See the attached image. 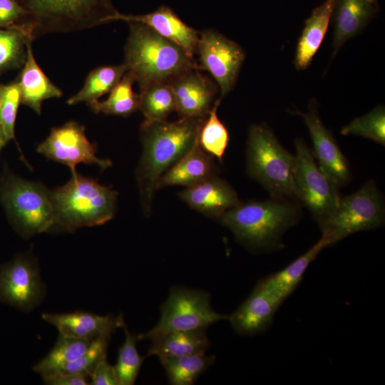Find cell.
Listing matches in <instances>:
<instances>
[{
	"instance_id": "27",
	"label": "cell",
	"mask_w": 385,
	"mask_h": 385,
	"mask_svg": "<svg viewBox=\"0 0 385 385\" xmlns=\"http://www.w3.org/2000/svg\"><path fill=\"white\" fill-rule=\"evenodd\" d=\"M139 110L144 115L143 123L165 120L176 111L175 99L168 82H158L140 89Z\"/></svg>"
},
{
	"instance_id": "33",
	"label": "cell",
	"mask_w": 385,
	"mask_h": 385,
	"mask_svg": "<svg viewBox=\"0 0 385 385\" xmlns=\"http://www.w3.org/2000/svg\"><path fill=\"white\" fill-rule=\"evenodd\" d=\"M344 135H359L385 145V110L383 106L375 107L368 113L356 118L344 125L341 131Z\"/></svg>"
},
{
	"instance_id": "23",
	"label": "cell",
	"mask_w": 385,
	"mask_h": 385,
	"mask_svg": "<svg viewBox=\"0 0 385 385\" xmlns=\"http://www.w3.org/2000/svg\"><path fill=\"white\" fill-rule=\"evenodd\" d=\"M335 1L325 0L322 4L312 10L305 21L296 48L294 63L297 69L304 70L312 61L326 35Z\"/></svg>"
},
{
	"instance_id": "37",
	"label": "cell",
	"mask_w": 385,
	"mask_h": 385,
	"mask_svg": "<svg viewBox=\"0 0 385 385\" xmlns=\"http://www.w3.org/2000/svg\"><path fill=\"white\" fill-rule=\"evenodd\" d=\"M26 15L17 0H0V29L19 23Z\"/></svg>"
},
{
	"instance_id": "14",
	"label": "cell",
	"mask_w": 385,
	"mask_h": 385,
	"mask_svg": "<svg viewBox=\"0 0 385 385\" xmlns=\"http://www.w3.org/2000/svg\"><path fill=\"white\" fill-rule=\"evenodd\" d=\"M307 125L313 143L314 157L325 175L337 186L347 183L351 177L349 163L332 133L324 125L316 101H311L307 112L295 111Z\"/></svg>"
},
{
	"instance_id": "1",
	"label": "cell",
	"mask_w": 385,
	"mask_h": 385,
	"mask_svg": "<svg viewBox=\"0 0 385 385\" xmlns=\"http://www.w3.org/2000/svg\"><path fill=\"white\" fill-rule=\"evenodd\" d=\"M206 117L180 118L175 122L165 120L141 124L143 150L136 170V179L142 210L145 215H149L151 211L159 179L198 140Z\"/></svg>"
},
{
	"instance_id": "35",
	"label": "cell",
	"mask_w": 385,
	"mask_h": 385,
	"mask_svg": "<svg viewBox=\"0 0 385 385\" xmlns=\"http://www.w3.org/2000/svg\"><path fill=\"white\" fill-rule=\"evenodd\" d=\"M109 339L110 337H98L96 338L82 355L56 372L84 374L90 376L96 365L102 360L106 359Z\"/></svg>"
},
{
	"instance_id": "7",
	"label": "cell",
	"mask_w": 385,
	"mask_h": 385,
	"mask_svg": "<svg viewBox=\"0 0 385 385\" xmlns=\"http://www.w3.org/2000/svg\"><path fill=\"white\" fill-rule=\"evenodd\" d=\"M1 200L13 226L22 236H32L54 227L49 191L41 183L9 176L2 186Z\"/></svg>"
},
{
	"instance_id": "10",
	"label": "cell",
	"mask_w": 385,
	"mask_h": 385,
	"mask_svg": "<svg viewBox=\"0 0 385 385\" xmlns=\"http://www.w3.org/2000/svg\"><path fill=\"white\" fill-rule=\"evenodd\" d=\"M384 208L374 182L368 181L355 192L341 197L331 218L320 228L333 243L347 236L381 226Z\"/></svg>"
},
{
	"instance_id": "12",
	"label": "cell",
	"mask_w": 385,
	"mask_h": 385,
	"mask_svg": "<svg viewBox=\"0 0 385 385\" xmlns=\"http://www.w3.org/2000/svg\"><path fill=\"white\" fill-rule=\"evenodd\" d=\"M45 287L37 262L19 255L0 268V302L24 311L37 307L43 300Z\"/></svg>"
},
{
	"instance_id": "15",
	"label": "cell",
	"mask_w": 385,
	"mask_h": 385,
	"mask_svg": "<svg viewBox=\"0 0 385 385\" xmlns=\"http://www.w3.org/2000/svg\"><path fill=\"white\" fill-rule=\"evenodd\" d=\"M283 302L260 280L250 296L227 319L242 335H255L266 331Z\"/></svg>"
},
{
	"instance_id": "29",
	"label": "cell",
	"mask_w": 385,
	"mask_h": 385,
	"mask_svg": "<svg viewBox=\"0 0 385 385\" xmlns=\"http://www.w3.org/2000/svg\"><path fill=\"white\" fill-rule=\"evenodd\" d=\"M92 341L59 334L52 349L33 369L41 376L56 372L82 355Z\"/></svg>"
},
{
	"instance_id": "38",
	"label": "cell",
	"mask_w": 385,
	"mask_h": 385,
	"mask_svg": "<svg viewBox=\"0 0 385 385\" xmlns=\"http://www.w3.org/2000/svg\"><path fill=\"white\" fill-rule=\"evenodd\" d=\"M90 377L91 385H118L114 366L109 364L106 359L96 365Z\"/></svg>"
},
{
	"instance_id": "26",
	"label": "cell",
	"mask_w": 385,
	"mask_h": 385,
	"mask_svg": "<svg viewBox=\"0 0 385 385\" xmlns=\"http://www.w3.org/2000/svg\"><path fill=\"white\" fill-rule=\"evenodd\" d=\"M127 71L123 63L120 65L100 66L88 75L82 88L68 99V104L82 102L88 106L96 103L102 96L109 93Z\"/></svg>"
},
{
	"instance_id": "4",
	"label": "cell",
	"mask_w": 385,
	"mask_h": 385,
	"mask_svg": "<svg viewBox=\"0 0 385 385\" xmlns=\"http://www.w3.org/2000/svg\"><path fill=\"white\" fill-rule=\"evenodd\" d=\"M26 12L18 24L33 41L51 33L79 31L111 22V0H17Z\"/></svg>"
},
{
	"instance_id": "16",
	"label": "cell",
	"mask_w": 385,
	"mask_h": 385,
	"mask_svg": "<svg viewBox=\"0 0 385 385\" xmlns=\"http://www.w3.org/2000/svg\"><path fill=\"white\" fill-rule=\"evenodd\" d=\"M180 118L205 117L210 112L216 88L200 73L192 69L168 81Z\"/></svg>"
},
{
	"instance_id": "11",
	"label": "cell",
	"mask_w": 385,
	"mask_h": 385,
	"mask_svg": "<svg viewBox=\"0 0 385 385\" xmlns=\"http://www.w3.org/2000/svg\"><path fill=\"white\" fill-rule=\"evenodd\" d=\"M200 68L207 71L220 90L222 99L233 88L245 59L242 48L217 31L205 30L199 33L196 52Z\"/></svg>"
},
{
	"instance_id": "2",
	"label": "cell",
	"mask_w": 385,
	"mask_h": 385,
	"mask_svg": "<svg viewBox=\"0 0 385 385\" xmlns=\"http://www.w3.org/2000/svg\"><path fill=\"white\" fill-rule=\"evenodd\" d=\"M129 35L123 63L140 89L158 82H168L192 69H200L194 58L180 46L148 26L128 22Z\"/></svg>"
},
{
	"instance_id": "22",
	"label": "cell",
	"mask_w": 385,
	"mask_h": 385,
	"mask_svg": "<svg viewBox=\"0 0 385 385\" xmlns=\"http://www.w3.org/2000/svg\"><path fill=\"white\" fill-rule=\"evenodd\" d=\"M23 66L17 82L21 103L40 115L42 102L48 98H59L62 92L38 65L33 53L31 42L27 45L26 57Z\"/></svg>"
},
{
	"instance_id": "30",
	"label": "cell",
	"mask_w": 385,
	"mask_h": 385,
	"mask_svg": "<svg viewBox=\"0 0 385 385\" xmlns=\"http://www.w3.org/2000/svg\"><path fill=\"white\" fill-rule=\"evenodd\" d=\"M135 80L126 71L106 100L89 106L95 113L128 116L139 109V95L133 90Z\"/></svg>"
},
{
	"instance_id": "18",
	"label": "cell",
	"mask_w": 385,
	"mask_h": 385,
	"mask_svg": "<svg viewBox=\"0 0 385 385\" xmlns=\"http://www.w3.org/2000/svg\"><path fill=\"white\" fill-rule=\"evenodd\" d=\"M138 22L152 29L163 37L180 46L190 57L196 52L199 32L189 26L168 6L163 5L154 11L141 14H116L113 21Z\"/></svg>"
},
{
	"instance_id": "9",
	"label": "cell",
	"mask_w": 385,
	"mask_h": 385,
	"mask_svg": "<svg viewBox=\"0 0 385 385\" xmlns=\"http://www.w3.org/2000/svg\"><path fill=\"white\" fill-rule=\"evenodd\" d=\"M294 143L298 199L309 209L321 228L337 210L341 197L337 186L316 163L304 140L298 138Z\"/></svg>"
},
{
	"instance_id": "3",
	"label": "cell",
	"mask_w": 385,
	"mask_h": 385,
	"mask_svg": "<svg viewBox=\"0 0 385 385\" xmlns=\"http://www.w3.org/2000/svg\"><path fill=\"white\" fill-rule=\"evenodd\" d=\"M300 206L288 200L249 201L225 212L217 220L249 248L268 251L282 245V236L299 220Z\"/></svg>"
},
{
	"instance_id": "34",
	"label": "cell",
	"mask_w": 385,
	"mask_h": 385,
	"mask_svg": "<svg viewBox=\"0 0 385 385\" xmlns=\"http://www.w3.org/2000/svg\"><path fill=\"white\" fill-rule=\"evenodd\" d=\"M125 342L119 349L114 369L118 385H132L136 380L143 358L137 350L138 337L131 334L125 326Z\"/></svg>"
},
{
	"instance_id": "40",
	"label": "cell",
	"mask_w": 385,
	"mask_h": 385,
	"mask_svg": "<svg viewBox=\"0 0 385 385\" xmlns=\"http://www.w3.org/2000/svg\"><path fill=\"white\" fill-rule=\"evenodd\" d=\"M6 143L7 141L4 134V132L0 128V152Z\"/></svg>"
},
{
	"instance_id": "13",
	"label": "cell",
	"mask_w": 385,
	"mask_h": 385,
	"mask_svg": "<svg viewBox=\"0 0 385 385\" xmlns=\"http://www.w3.org/2000/svg\"><path fill=\"white\" fill-rule=\"evenodd\" d=\"M37 151L67 165L71 173L76 172V166L80 163L96 165L103 170L112 165L110 160L96 156V147L87 138L84 127L75 121L53 128Z\"/></svg>"
},
{
	"instance_id": "24",
	"label": "cell",
	"mask_w": 385,
	"mask_h": 385,
	"mask_svg": "<svg viewBox=\"0 0 385 385\" xmlns=\"http://www.w3.org/2000/svg\"><path fill=\"white\" fill-rule=\"evenodd\" d=\"M334 245L332 239L322 232V237L306 252L287 267L261 279L264 284L284 302L297 288L310 263L325 247Z\"/></svg>"
},
{
	"instance_id": "20",
	"label": "cell",
	"mask_w": 385,
	"mask_h": 385,
	"mask_svg": "<svg viewBox=\"0 0 385 385\" xmlns=\"http://www.w3.org/2000/svg\"><path fill=\"white\" fill-rule=\"evenodd\" d=\"M377 0H336L332 16L334 56L349 39L356 36L375 14Z\"/></svg>"
},
{
	"instance_id": "25",
	"label": "cell",
	"mask_w": 385,
	"mask_h": 385,
	"mask_svg": "<svg viewBox=\"0 0 385 385\" xmlns=\"http://www.w3.org/2000/svg\"><path fill=\"white\" fill-rule=\"evenodd\" d=\"M148 356H180L205 353L210 346L205 329L177 331L151 339Z\"/></svg>"
},
{
	"instance_id": "31",
	"label": "cell",
	"mask_w": 385,
	"mask_h": 385,
	"mask_svg": "<svg viewBox=\"0 0 385 385\" xmlns=\"http://www.w3.org/2000/svg\"><path fill=\"white\" fill-rule=\"evenodd\" d=\"M30 42L31 38L19 24L0 29V72L23 66Z\"/></svg>"
},
{
	"instance_id": "17",
	"label": "cell",
	"mask_w": 385,
	"mask_h": 385,
	"mask_svg": "<svg viewBox=\"0 0 385 385\" xmlns=\"http://www.w3.org/2000/svg\"><path fill=\"white\" fill-rule=\"evenodd\" d=\"M180 198L191 208L217 220L241 203L235 190L215 174L179 192Z\"/></svg>"
},
{
	"instance_id": "36",
	"label": "cell",
	"mask_w": 385,
	"mask_h": 385,
	"mask_svg": "<svg viewBox=\"0 0 385 385\" xmlns=\"http://www.w3.org/2000/svg\"><path fill=\"white\" fill-rule=\"evenodd\" d=\"M20 103L21 93L17 82L4 86L0 103V128L7 142L14 138L15 122Z\"/></svg>"
},
{
	"instance_id": "39",
	"label": "cell",
	"mask_w": 385,
	"mask_h": 385,
	"mask_svg": "<svg viewBox=\"0 0 385 385\" xmlns=\"http://www.w3.org/2000/svg\"><path fill=\"white\" fill-rule=\"evenodd\" d=\"M88 376L84 374H66L56 372L42 376L45 384L48 385H86Z\"/></svg>"
},
{
	"instance_id": "19",
	"label": "cell",
	"mask_w": 385,
	"mask_h": 385,
	"mask_svg": "<svg viewBox=\"0 0 385 385\" xmlns=\"http://www.w3.org/2000/svg\"><path fill=\"white\" fill-rule=\"evenodd\" d=\"M42 319L55 327L59 334L93 340L98 337H108L117 329L125 327L122 315L101 316L83 311L71 313H43Z\"/></svg>"
},
{
	"instance_id": "41",
	"label": "cell",
	"mask_w": 385,
	"mask_h": 385,
	"mask_svg": "<svg viewBox=\"0 0 385 385\" xmlns=\"http://www.w3.org/2000/svg\"><path fill=\"white\" fill-rule=\"evenodd\" d=\"M3 91H4V86L0 85V103L1 101L2 95H3Z\"/></svg>"
},
{
	"instance_id": "8",
	"label": "cell",
	"mask_w": 385,
	"mask_h": 385,
	"mask_svg": "<svg viewBox=\"0 0 385 385\" xmlns=\"http://www.w3.org/2000/svg\"><path fill=\"white\" fill-rule=\"evenodd\" d=\"M158 323L138 339H153L172 332L206 329L227 315L213 310L209 293L197 289L175 287L160 307Z\"/></svg>"
},
{
	"instance_id": "5",
	"label": "cell",
	"mask_w": 385,
	"mask_h": 385,
	"mask_svg": "<svg viewBox=\"0 0 385 385\" xmlns=\"http://www.w3.org/2000/svg\"><path fill=\"white\" fill-rule=\"evenodd\" d=\"M71 174L64 185L49 191L54 227L72 232L111 220L116 211L117 192L77 172Z\"/></svg>"
},
{
	"instance_id": "21",
	"label": "cell",
	"mask_w": 385,
	"mask_h": 385,
	"mask_svg": "<svg viewBox=\"0 0 385 385\" xmlns=\"http://www.w3.org/2000/svg\"><path fill=\"white\" fill-rule=\"evenodd\" d=\"M215 174L212 156L197 140L193 146L159 179L156 188L181 185L192 187Z\"/></svg>"
},
{
	"instance_id": "28",
	"label": "cell",
	"mask_w": 385,
	"mask_h": 385,
	"mask_svg": "<svg viewBox=\"0 0 385 385\" xmlns=\"http://www.w3.org/2000/svg\"><path fill=\"white\" fill-rule=\"evenodd\" d=\"M169 381L173 385H190L215 361L205 353L180 356L160 357Z\"/></svg>"
},
{
	"instance_id": "32",
	"label": "cell",
	"mask_w": 385,
	"mask_h": 385,
	"mask_svg": "<svg viewBox=\"0 0 385 385\" xmlns=\"http://www.w3.org/2000/svg\"><path fill=\"white\" fill-rule=\"evenodd\" d=\"M221 99L214 102L200 128L198 140L201 148L220 162L229 143L227 128L220 121L217 111Z\"/></svg>"
},
{
	"instance_id": "6",
	"label": "cell",
	"mask_w": 385,
	"mask_h": 385,
	"mask_svg": "<svg viewBox=\"0 0 385 385\" xmlns=\"http://www.w3.org/2000/svg\"><path fill=\"white\" fill-rule=\"evenodd\" d=\"M247 171L272 198L299 201L295 183L296 156L279 142L265 124H253L247 141Z\"/></svg>"
}]
</instances>
